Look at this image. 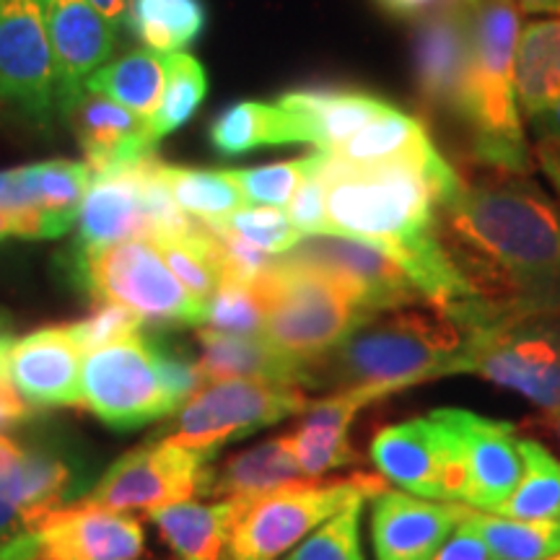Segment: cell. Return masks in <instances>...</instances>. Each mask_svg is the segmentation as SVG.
<instances>
[{
	"label": "cell",
	"instance_id": "cell-1",
	"mask_svg": "<svg viewBox=\"0 0 560 560\" xmlns=\"http://www.w3.org/2000/svg\"><path fill=\"white\" fill-rule=\"evenodd\" d=\"M436 231L478 299L560 304V210L522 174L462 179L436 206Z\"/></svg>",
	"mask_w": 560,
	"mask_h": 560
},
{
	"label": "cell",
	"instance_id": "cell-2",
	"mask_svg": "<svg viewBox=\"0 0 560 560\" xmlns=\"http://www.w3.org/2000/svg\"><path fill=\"white\" fill-rule=\"evenodd\" d=\"M319 172L330 234L389 252L433 310L475 299L439 240L436 206L462 177L436 145L376 166H348L327 153Z\"/></svg>",
	"mask_w": 560,
	"mask_h": 560
},
{
	"label": "cell",
	"instance_id": "cell-3",
	"mask_svg": "<svg viewBox=\"0 0 560 560\" xmlns=\"http://www.w3.org/2000/svg\"><path fill=\"white\" fill-rule=\"evenodd\" d=\"M465 332L450 314L392 312L310 363L306 387H376L387 395L459 374Z\"/></svg>",
	"mask_w": 560,
	"mask_h": 560
},
{
	"label": "cell",
	"instance_id": "cell-4",
	"mask_svg": "<svg viewBox=\"0 0 560 560\" xmlns=\"http://www.w3.org/2000/svg\"><path fill=\"white\" fill-rule=\"evenodd\" d=\"M444 314L465 332L459 374L511 389L540 410L560 408V304L465 299Z\"/></svg>",
	"mask_w": 560,
	"mask_h": 560
},
{
	"label": "cell",
	"instance_id": "cell-5",
	"mask_svg": "<svg viewBox=\"0 0 560 560\" xmlns=\"http://www.w3.org/2000/svg\"><path fill=\"white\" fill-rule=\"evenodd\" d=\"M516 0H472L475 109L467 128V145L478 164L524 177L532 172V159L516 109Z\"/></svg>",
	"mask_w": 560,
	"mask_h": 560
},
{
	"label": "cell",
	"instance_id": "cell-6",
	"mask_svg": "<svg viewBox=\"0 0 560 560\" xmlns=\"http://www.w3.org/2000/svg\"><path fill=\"white\" fill-rule=\"evenodd\" d=\"M262 301V338L301 363H314L350 332L376 319L346 283L325 272L276 257L255 280Z\"/></svg>",
	"mask_w": 560,
	"mask_h": 560
},
{
	"label": "cell",
	"instance_id": "cell-7",
	"mask_svg": "<svg viewBox=\"0 0 560 560\" xmlns=\"http://www.w3.org/2000/svg\"><path fill=\"white\" fill-rule=\"evenodd\" d=\"M73 268L79 283L100 304L122 306L143 319V325H202L206 317V304L179 283L149 240L81 252Z\"/></svg>",
	"mask_w": 560,
	"mask_h": 560
},
{
	"label": "cell",
	"instance_id": "cell-8",
	"mask_svg": "<svg viewBox=\"0 0 560 560\" xmlns=\"http://www.w3.org/2000/svg\"><path fill=\"white\" fill-rule=\"evenodd\" d=\"M387 488L382 475H353L338 482H299L252 501L236 524L229 560H280L314 529L359 499H374Z\"/></svg>",
	"mask_w": 560,
	"mask_h": 560
},
{
	"label": "cell",
	"instance_id": "cell-9",
	"mask_svg": "<svg viewBox=\"0 0 560 560\" xmlns=\"http://www.w3.org/2000/svg\"><path fill=\"white\" fill-rule=\"evenodd\" d=\"M81 405L117 431L143 429L179 410L161 382L156 346L140 332L83 355Z\"/></svg>",
	"mask_w": 560,
	"mask_h": 560
},
{
	"label": "cell",
	"instance_id": "cell-10",
	"mask_svg": "<svg viewBox=\"0 0 560 560\" xmlns=\"http://www.w3.org/2000/svg\"><path fill=\"white\" fill-rule=\"evenodd\" d=\"M310 408L304 389L296 384L262 380H215L206 382L177 410L174 429L166 439L190 450L219 452L229 439L276 425L301 416Z\"/></svg>",
	"mask_w": 560,
	"mask_h": 560
},
{
	"label": "cell",
	"instance_id": "cell-11",
	"mask_svg": "<svg viewBox=\"0 0 560 560\" xmlns=\"http://www.w3.org/2000/svg\"><path fill=\"white\" fill-rule=\"evenodd\" d=\"M416 86L425 109L467 132L475 109L472 0H444L418 19Z\"/></svg>",
	"mask_w": 560,
	"mask_h": 560
},
{
	"label": "cell",
	"instance_id": "cell-12",
	"mask_svg": "<svg viewBox=\"0 0 560 560\" xmlns=\"http://www.w3.org/2000/svg\"><path fill=\"white\" fill-rule=\"evenodd\" d=\"M369 459L384 480L405 493L436 501H462L465 495L467 472L459 439L439 410L384 425L371 439Z\"/></svg>",
	"mask_w": 560,
	"mask_h": 560
},
{
	"label": "cell",
	"instance_id": "cell-13",
	"mask_svg": "<svg viewBox=\"0 0 560 560\" xmlns=\"http://www.w3.org/2000/svg\"><path fill=\"white\" fill-rule=\"evenodd\" d=\"M215 452L190 450L172 439H153L125 454L83 495V503L109 511H151L200 495Z\"/></svg>",
	"mask_w": 560,
	"mask_h": 560
},
{
	"label": "cell",
	"instance_id": "cell-14",
	"mask_svg": "<svg viewBox=\"0 0 560 560\" xmlns=\"http://www.w3.org/2000/svg\"><path fill=\"white\" fill-rule=\"evenodd\" d=\"M280 257L285 262L304 265L342 280L355 293L363 310L374 317L425 301L408 270L376 244L350 240V236L314 234L304 236L296 247Z\"/></svg>",
	"mask_w": 560,
	"mask_h": 560
},
{
	"label": "cell",
	"instance_id": "cell-15",
	"mask_svg": "<svg viewBox=\"0 0 560 560\" xmlns=\"http://www.w3.org/2000/svg\"><path fill=\"white\" fill-rule=\"evenodd\" d=\"M0 100L39 125L55 112V58L42 0H0Z\"/></svg>",
	"mask_w": 560,
	"mask_h": 560
},
{
	"label": "cell",
	"instance_id": "cell-16",
	"mask_svg": "<svg viewBox=\"0 0 560 560\" xmlns=\"http://www.w3.org/2000/svg\"><path fill=\"white\" fill-rule=\"evenodd\" d=\"M159 159H145L125 170L94 174L79 213L75 255L132 240H156L151 210V179Z\"/></svg>",
	"mask_w": 560,
	"mask_h": 560
},
{
	"label": "cell",
	"instance_id": "cell-17",
	"mask_svg": "<svg viewBox=\"0 0 560 560\" xmlns=\"http://www.w3.org/2000/svg\"><path fill=\"white\" fill-rule=\"evenodd\" d=\"M55 58V109L70 115L86 83L107 66L117 45V30L91 0H42Z\"/></svg>",
	"mask_w": 560,
	"mask_h": 560
},
{
	"label": "cell",
	"instance_id": "cell-18",
	"mask_svg": "<svg viewBox=\"0 0 560 560\" xmlns=\"http://www.w3.org/2000/svg\"><path fill=\"white\" fill-rule=\"evenodd\" d=\"M452 425L465 459V495L462 503L493 514L514 493L522 478V454L516 425L493 420L465 408H439Z\"/></svg>",
	"mask_w": 560,
	"mask_h": 560
},
{
	"label": "cell",
	"instance_id": "cell-19",
	"mask_svg": "<svg viewBox=\"0 0 560 560\" xmlns=\"http://www.w3.org/2000/svg\"><path fill=\"white\" fill-rule=\"evenodd\" d=\"M47 560H138L145 532L136 516L75 501L32 527Z\"/></svg>",
	"mask_w": 560,
	"mask_h": 560
},
{
	"label": "cell",
	"instance_id": "cell-20",
	"mask_svg": "<svg viewBox=\"0 0 560 560\" xmlns=\"http://www.w3.org/2000/svg\"><path fill=\"white\" fill-rule=\"evenodd\" d=\"M83 348L70 325L42 327L13 340L9 380L21 397L37 408L81 405Z\"/></svg>",
	"mask_w": 560,
	"mask_h": 560
},
{
	"label": "cell",
	"instance_id": "cell-21",
	"mask_svg": "<svg viewBox=\"0 0 560 560\" xmlns=\"http://www.w3.org/2000/svg\"><path fill=\"white\" fill-rule=\"evenodd\" d=\"M459 503H441L405 490L384 488L374 495L371 542L376 560H431L454 527H459Z\"/></svg>",
	"mask_w": 560,
	"mask_h": 560
},
{
	"label": "cell",
	"instance_id": "cell-22",
	"mask_svg": "<svg viewBox=\"0 0 560 560\" xmlns=\"http://www.w3.org/2000/svg\"><path fill=\"white\" fill-rule=\"evenodd\" d=\"M382 397L389 395L376 387H348L335 389L332 395L319 397V400H310L304 420L289 436L306 480L317 482L327 472L342 470V467L359 462V454L348 441L350 423L366 405L382 400Z\"/></svg>",
	"mask_w": 560,
	"mask_h": 560
},
{
	"label": "cell",
	"instance_id": "cell-23",
	"mask_svg": "<svg viewBox=\"0 0 560 560\" xmlns=\"http://www.w3.org/2000/svg\"><path fill=\"white\" fill-rule=\"evenodd\" d=\"M91 174L125 170L151 159L156 140L149 122L102 94H86L70 112Z\"/></svg>",
	"mask_w": 560,
	"mask_h": 560
},
{
	"label": "cell",
	"instance_id": "cell-24",
	"mask_svg": "<svg viewBox=\"0 0 560 560\" xmlns=\"http://www.w3.org/2000/svg\"><path fill=\"white\" fill-rule=\"evenodd\" d=\"M252 501L223 499L198 503L192 499L145 511L161 537L179 560H229V545L236 524Z\"/></svg>",
	"mask_w": 560,
	"mask_h": 560
},
{
	"label": "cell",
	"instance_id": "cell-25",
	"mask_svg": "<svg viewBox=\"0 0 560 560\" xmlns=\"http://www.w3.org/2000/svg\"><path fill=\"white\" fill-rule=\"evenodd\" d=\"M278 102L296 117L304 145H314L322 153L338 149L363 125L392 107L382 96L350 89L293 91Z\"/></svg>",
	"mask_w": 560,
	"mask_h": 560
},
{
	"label": "cell",
	"instance_id": "cell-26",
	"mask_svg": "<svg viewBox=\"0 0 560 560\" xmlns=\"http://www.w3.org/2000/svg\"><path fill=\"white\" fill-rule=\"evenodd\" d=\"M299 482L312 480H306L301 472L289 436H278L262 441L247 452L234 454L221 465L210 462L206 478H202L200 495L257 501L272 490L299 486Z\"/></svg>",
	"mask_w": 560,
	"mask_h": 560
},
{
	"label": "cell",
	"instance_id": "cell-27",
	"mask_svg": "<svg viewBox=\"0 0 560 560\" xmlns=\"http://www.w3.org/2000/svg\"><path fill=\"white\" fill-rule=\"evenodd\" d=\"M198 366L206 382L215 380H262L306 387L310 366L272 348L262 335H223L200 327Z\"/></svg>",
	"mask_w": 560,
	"mask_h": 560
},
{
	"label": "cell",
	"instance_id": "cell-28",
	"mask_svg": "<svg viewBox=\"0 0 560 560\" xmlns=\"http://www.w3.org/2000/svg\"><path fill=\"white\" fill-rule=\"evenodd\" d=\"M210 143L223 156H242L276 145H304L296 117L276 102H236L210 122Z\"/></svg>",
	"mask_w": 560,
	"mask_h": 560
},
{
	"label": "cell",
	"instance_id": "cell-29",
	"mask_svg": "<svg viewBox=\"0 0 560 560\" xmlns=\"http://www.w3.org/2000/svg\"><path fill=\"white\" fill-rule=\"evenodd\" d=\"M514 91L527 120L560 100V19L532 21L522 32L514 55Z\"/></svg>",
	"mask_w": 560,
	"mask_h": 560
},
{
	"label": "cell",
	"instance_id": "cell-30",
	"mask_svg": "<svg viewBox=\"0 0 560 560\" xmlns=\"http://www.w3.org/2000/svg\"><path fill=\"white\" fill-rule=\"evenodd\" d=\"M26 182H30L32 208L39 219L42 240H55L79 221L81 206L91 187V174L86 161H42L30 164Z\"/></svg>",
	"mask_w": 560,
	"mask_h": 560
},
{
	"label": "cell",
	"instance_id": "cell-31",
	"mask_svg": "<svg viewBox=\"0 0 560 560\" xmlns=\"http://www.w3.org/2000/svg\"><path fill=\"white\" fill-rule=\"evenodd\" d=\"M166 89V52L132 50L91 75L86 91L120 104L140 120L151 122Z\"/></svg>",
	"mask_w": 560,
	"mask_h": 560
},
{
	"label": "cell",
	"instance_id": "cell-32",
	"mask_svg": "<svg viewBox=\"0 0 560 560\" xmlns=\"http://www.w3.org/2000/svg\"><path fill=\"white\" fill-rule=\"evenodd\" d=\"M429 145H433V140L418 117L389 107L363 125L359 132H353L346 143L332 149L330 156L348 166H376L397 159L420 156Z\"/></svg>",
	"mask_w": 560,
	"mask_h": 560
},
{
	"label": "cell",
	"instance_id": "cell-33",
	"mask_svg": "<svg viewBox=\"0 0 560 560\" xmlns=\"http://www.w3.org/2000/svg\"><path fill=\"white\" fill-rule=\"evenodd\" d=\"M522 478L493 514L522 522L560 520V459L535 439H520Z\"/></svg>",
	"mask_w": 560,
	"mask_h": 560
},
{
	"label": "cell",
	"instance_id": "cell-34",
	"mask_svg": "<svg viewBox=\"0 0 560 560\" xmlns=\"http://www.w3.org/2000/svg\"><path fill=\"white\" fill-rule=\"evenodd\" d=\"M159 174L164 179L166 190L172 192L174 202L187 215L206 223V226L223 223L231 213L247 208V200H244L231 170H182V166L161 161Z\"/></svg>",
	"mask_w": 560,
	"mask_h": 560
},
{
	"label": "cell",
	"instance_id": "cell-35",
	"mask_svg": "<svg viewBox=\"0 0 560 560\" xmlns=\"http://www.w3.org/2000/svg\"><path fill=\"white\" fill-rule=\"evenodd\" d=\"M128 30L156 52H185L206 26L200 0H130Z\"/></svg>",
	"mask_w": 560,
	"mask_h": 560
},
{
	"label": "cell",
	"instance_id": "cell-36",
	"mask_svg": "<svg viewBox=\"0 0 560 560\" xmlns=\"http://www.w3.org/2000/svg\"><path fill=\"white\" fill-rule=\"evenodd\" d=\"M459 524L478 532L499 560H548L560 556V520L522 522L465 506Z\"/></svg>",
	"mask_w": 560,
	"mask_h": 560
},
{
	"label": "cell",
	"instance_id": "cell-37",
	"mask_svg": "<svg viewBox=\"0 0 560 560\" xmlns=\"http://www.w3.org/2000/svg\"><path fill=\"white\" fill-rule=\"evenodd\" d=\"M164 255L166 265H170L179 283L200 299L202 304L213 296L223 278L221 265V247L210 226L200 223L192 234L174 236V240H159L153 242Z\"/></svg>",
	"mask_w": 560,
	"mask_h": 560
},
{
	"label": "cell",
	"instance_id": "cell-38",
	"mask_svg": "<svg viewBox=\"0 0 560 560\" xmlns=\"http://www.w3.org/2000/svg\"><path fill=\"white\" fill-rule=\"evenodd\" d=\"M208 96V73L190 52H166V89L149 128L153 140L166 138L190 122Z\"/></svg>",
	"mask_w": 560,
	"mask_h": 560
},
{
	"label": "cell",
	"instance_id": "cell-39",
	"mask_svg": "<svg viewBox=\"0 0 560 560\" xmlns=\"http://www.w3.org/2000/svg\"><path fill=\"white\" fill-rule=\"evenodd\" d=\"M21 516H24L26 529L50 516L52 511L62 509L73 472L70 467L55 454L39 450H24L21 457Z\"/></svg>",
	"mask_w": 560,
	"mask_h": 560
},
{
	"label": "cell",
	"instance_id": "cell-40",
	"mask_svg": "<svg viewBox=\"0 0 560 560\" xmlns=\"http://www.w3.org/2000/svg\"><path fill=\"white\" fill-rule=\"evenodd\" d=\"M262 301L255 283L240 278H221L219 289L206 301L202 327L223 335H262Z\"/></svg>",
	"mask_w": 560,
	"mask_h": 560
},
{
	"label": "cell",
	"instance_id": "cell-41",
	"mask_svg": "<svg viewBox=\"0 0 560 560\" xmlns=\"http://www.w3.org/2000/svg\"><path fill=\"white\" fill-rule=\"evenodd\" d=\"M325 159V153L317 151L312 156L280 161V164L257 166V170H231L234 172L236 185L247 200V206H268V208H285L293 200V195L304 179L317 170Z\"/></svg>",
	"mask_w": 560,
	"mask_h": 560
},
{
	"label": "cell",
	"instance_id": "cell-42",
	"mask_svg": "<svg viewBox=\"0 0 560 560\" xmlns=\"http://www.w3.org/2000/svg\"><path fill=\"white\" fill-rule=\"evenodd\" d=\"M363 501H353L304 542H299L283 560H363L361 550V514Z\"/></svg>",
	"mask_w": 560,
	"mask_h": 560
},
{
	"label": "cell",
	"instance_id": "cell-43",
	"mask_svg": "<svg viewBox=\"0 0 560 560\" xmlns=\"http://www.w3.org/2000/svg\"><path fill=\"white\" fill-rule=\"evenodd\" d=\"M215 226L236 231L242 240L255 244L257 249L268 252V255H285V252L304 240V234L293 226L283 208L247 206L231 213L223 223H215Z\"/></svg>",
	"mask_w": 560,
	"mask_h": 560
},
{
	"label": "cell",
	"instance_id": "cell-44",
	"mask_svg": "<svg viewBox=\"0 0 560 560\" xmlns=\"http://www.w3.org/2000/svg\"><path fill=\"white\" fill-rule=\"evenodd\" d=\"M21 457L24 446L9 436H0V540H9L26 529L21 516Z\"/></svg>",
	"mask_w": 560,
	"mask_h": 560
},
{
	"label": "cell",
	"instance_id": "cell-45",
	"mask_svg": "<svg viewBox=\"0 0 560 560\" xmlns=\"http://www.w3.org/2000/svg\"><path fill=\"white\" fill-rule=\"evenodd\" d=\"M140 327H143V319L136 317L132 312L122 310V306L117 304H100V310L91 314V317L73 322L70 330H73L83 353H89V350L107 346L112 340H120L128 338L132 332H140Z\"/></svg>",
	"mask_w": 560,
	"mask_h": 560
},
{
	"label": "cell",
	"instance_id": "cell-46",
	"mask_svg": "<svg viewBox=\"0 0 560 560\" xmlns=\"http://www.w3.org/2000/svg\"><path fill=\"white\" fill-rule=\"evenodd\" d=\"M319 170L322 164L304 179V185L299 187L296 195H293V200L285 206V215H289L293 226H296L304 236L330 234L327 213H325V179H322Z\"/></svg>",
	"mask_w": 560,
	"mask_h": 560
},
{
	"label": "cell",
	"instance_id": "cell-47",
	"mask_svg": "<svg viewBox=\"0 0 560 560\" xmlns=\"http://www.w3.org/2000/svg\"><path fill=\"white\" fill-rule=\"evenodd\" d=\"M156 359H159L161 382H164V387L170 392L174 405L182 408V405L190 400L195 392L206 384V376H202L198 363L185 359V355L174 353V350L156 346Z\"/></svg>",
	"mask_w": 560,
	"mask_h": 560
},
{
	"label": "cell",
	"instance_id": "cell-48",
	"mask_svg": "<svg viewBox=\"0 0 560 560\" xmlns=\"http://www.w3.org/2000/svg\"><path fill=\"white\" fill-rule=\"evenodd\" d=\"M431 560H499V556L488 548L478 532L459 524V529L446 537V542L433 552Z\"/></svg>",
	"mask_w": 560,
	"mask_h": 560
},
{
	"label": "cell",
	"instance_id": "cell-49",
	"mask_svg": "<svg viewBox=\"0 0 560 560\" xmlns=\"http://www.w3.org/2000/svg\"><path fill=\"white\" fill-rule=\"evenodd\" d=\"M30 416V402L19 395L9 376H0V431L11 429Z\"/></svg>",
	"mask_w": 560,
	"mask_h": 560
},
{
	"label": "cell",
	"instance_id": "cell-50",
	"mask_svg": "<svg viewBox=\"0 0 560 560\" xmlns=\"http://www.w3.org/2000/svg\"><path fill=\"white\" fill-rule=\"evenodd\" d=\"M0 560H47L42 556L37 535L32 529L19 532V535L0 540Z\"/></svg>",
	"mask_w": 560,
	"mask_h": 560
},
{
	"label": "cell",
	"instance_id": "cell-51",
	"mask_svg": "<svg viewBox=\"0 0 560 560\" xmlns=\"http://www.w3.org/2000/svg\"><path fill=\"white\" fill-rule=\"evenodd\" d=\"M532 130L540 143L537 145H550V149H560V100L548 107L540 115L529 117Z\"/></svg>",
	"mask_w": 560,
	"mask_h": 560
},
{
	"label": "cell",
	"instance_id": "cell-52",
	"mask_svg": "<svg viewBox=\"0 0 560 560\" xmlns=\"http://www.w3.org/2000/svg\"><path fill=\"white\" fill-rule=\"evenodd\" d=\"M96 5V11L102 13L104 19L115 26L117 32L128 24V11H130V0H91Z\"/></svg>",
	"mask_w": 560,
	"mask_h": 560
},
{
	"label": "cell",
	"instance_id": "cell-53",
	"mask_svg": "<svg viewBox=\"0 0 560 560\" xmlns=\"http://www.w3.org/2000/svg\"><path fill=\"white\" fill-rule=\"evenodd\" d=\"M537 161H540V170L545 177L550 179V185L556 187L560 198V149H550V145H537Z\"/></svg>",
	"mask_w": 560,
	"mask_h": 560
},
{
	"label": "cell",
	"instance_id": "cell-54",
	"mask_svg": "<svg viewBox=\"0 0 560 560\" xmlns=\"http://www.w3.org/2000/svg\"><path fill=\"white\" fill-rule=\"evenodd\" d=\"M524 425H529V429H537V431L550 433V436L556 439L558 444H560V408H556V410H542V416H540V412H537V416H532Z\"/></svg>",
	"mask_w": 560,
	"mask_h": 560
},
{
	"label": "cell",
	"instance_id": "cell-55",
	"mask_svg": "<svg viewBox=\"0 0 560 560\" xmlns=\"http://www.w3.org/2000/svg\"><path fill=\"white\" fill-rule=\"evenodd\" d=\"M520 5L527 13H558L560 16V0H520Z\"/></svg>",
	"mask_w": 560,
	"mask_h": 560
},
{
	"label": "cell",
	"instance_id": "cell-56",
	"mask_svg": "<svg viewBox=\"0 0 560 560\" xmlns=\"http://www.w3.org/2000/svg\"><path fill=\"white\" fill-rule=\"evenodd\" d=\"M13 348L11 335L5 330H0V376H9V353Z\"/></svg>",
	"mask_w": 560,
	"mask_h": 560
},
{
	"label": "cell",
	"instance_id": "cell-57",
	"mask_svg": "<svg viewBox=\"0 0 560 560\" xmlns=\"http://www.w3.org/2000/svg\"><path fill=\"white\" fill-rule=\"evenodd\" d=\"M548 560H560V556H552V558H548Z\"/></svg>",
	"mask_w": 560,
	"mask_h": 560
}]
</instances>
